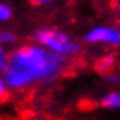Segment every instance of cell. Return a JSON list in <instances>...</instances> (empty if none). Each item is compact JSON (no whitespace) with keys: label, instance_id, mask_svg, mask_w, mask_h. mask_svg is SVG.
Here are the masks:
<instances>
[{"label":"cell","instance_id":"cell-1","mask_svg":"<svg viewBox=\"0 0 120 120\" xmlns=\"http://www.w3.org/2000/svg\"><path fill=\"white\" fill-rule=\"evenodd\" d=\"M67 59L58 56L38 43H27L10 51L8 63L0 71V93L22 91L38 83L56 80L64 71Z\"/></svg>","mask_w":120,"mask_h":120},{"label":"cell","instance_id":"cell-4","mask_svg":"<svg viewBox=\"0 0 120 120\" xmlns=\"http://www.w3.org/2000/svg\"><path fill=\"white\" fill-rule=\"evenodd\" d=\"M99 104H101V107L109 109V111L120 109V90H111V91L104 93L99 99Z\"/></svg>","mask_w":120,"mask_h":120},{"label":"cell","instance_id":"cell-6","mask_svg":"<svg viewBox=\"0 0 120 120\" xmlns=\"http://www.w3.org/2000/svg\"><path fill=\"white\" fill-rule=\"evenodd\" d=\"M13 18V8L10 7L8 3H0V21L2 22H8Z\"/></svg>","mask_w":120,"mask_h":120},{"label":"cell","instance_id":"cell-2","mask_svg":"<svg viewBox=\"0 0 120 120\" xmlns=\"http://www.w3.org/2000/svg\"><path fill=\"white\" fill-rule=\"evenodd\" d=\"M34 42L40 46L46 48L48 51L58 56H63L66 59L79 55L82 46L71 34H67L61 29L42 27L34 32Z\"/></svg>","mask_w":120,"mask_h":120},{"label":"cell","instance_id":"cell-5","mask_svg":"<svg viewBox=\"0 0 120 120\" xmlns=\"http://www.w3.org/2000/svg\"><path fill=\"white\" fill-rule=\"evenodd\" d=\"M16 34L13 32V30H10V29H3L2 32H0V43L3 48H7V46H11L15 42H16Z\"/></svg>","mask_w":120,"mask_h":120},{"label":"cell","instance_id":"cell-3","mask_svg":"<svg viewBox=\"0 0 120 120\" xmlns=\"http://www.w3.org/2000/svg\"><path fill=\"white\" fill-rule=\"evenodd\" d=\"M83 40L90 45H102L111 48H120V27L98 24L88 29L83 35Z\"/></svg>","mask_w":120,"mask_h":120},{"label":"cell","instance_id":"cell-8","mask_svg":"<svg viewBox=\"0 0 120 120\" xmlns=\"http://www.w3.org/2000/svg\"><path fill=\"white\" fill-rule=\"evenodd\" d=\"M55 2H59V0H32V3H35V5H50Z\"/></svg>","mask_w":120,"mask_h":120},{"label":"cell","instance_id":"cell-7","mask_svg":"<svg viewBox=\"0 0 120 120\" xmlns=\"http://www.w3.org/2000/svg\"><path fill=\"white\" fill-rule=\"evenodd\" d=\"M104 80L109 83V85L120 86V74L119 72H107V74L104 75Z\"/></svg>","mask_w":120,"mask_h":120}]
</instances>
